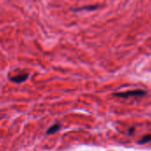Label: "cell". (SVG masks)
Returning a JSON list of instances; mask_svg holds the SVG:
<instances>
[{
  "label": "cell",
  "instance_id": "cell-4",
  "mask_svg": "<svg viewBox=\"0 0 151 151\" xmlns=\"http://www.w3.org/2000/svg\"><path fill=\"white\" fill-rule=\"evenodd\" d=\"M97 8L98 6H85L84 8H78V9H76L75 11L78 12V11H83V10H95Z\"/></svg>",
  "mask_w": 151,
  "mask_h": 151
},
{
  "label": "cell",
  "instance_id": "cell-1",
  "mask_svg": "<svg viewBox=\"0 0 151 151\" xmlns=\"http://www.w3.org/2000/svg\"><path fill=\"white\" fill-rule=\"evenodd\" d=\"M146 92L142 91V90H131V91H126V92H121V93H117L115 94L116 96L118 97H124V98H127L130 96H142L145 95Z\"/></svg>",
  "mask_w": 151,
  "mask_h": 151
},
{
  "label": "cell",
  "instance_id": "cell-2",
  "mask_svg": "<svg viewBox=\"0 0 151 151\" xmlns=\"http://www.w3.org/2000/svg\"><path fill=\"white\" fill-rule=\"evenodd\" d=\"M28 78V73H19L17 75H14L12 77L10 78V80L15 83H21L23 81H25Z\"/></svg>",
  "mask_w": 151,
  "mask_h": 151
},
{
  "label": "cell",
  "instance_id": "cell-3",
  "mask_svg": "<svg viewBox=\"0 0 151 151\" xmlns=\"http://www.w3.org/2000/svg\"><path fill=\"white\" fill-rule=\"evenodd\" d=\"M60 128H61V124H60V123H56L55 125H53V126H52L50 128H48L46 134H54V133L58 132V131L60 130Z\"/></svg>",
  "mask_w": 151,
  "mask_h": 151
}]
</instances>
